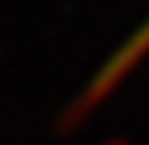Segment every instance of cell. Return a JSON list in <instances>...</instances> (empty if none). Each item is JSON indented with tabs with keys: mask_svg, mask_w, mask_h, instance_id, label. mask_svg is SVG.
Returning a JSON list of instances; mask_svg holds the SVG:
<instances>
[{
	"mask_svg": "<svg viewBox=\"0 0 149 145\" xmlns=\"http://www.w3.org/2000/svg\"><path fill=\"white\" fill-rule=\"evenodd\" d=\"M138 46H141V50H145V46H149V27H145V35H141V38H138V42H134V46H130V50H126V57H123V65H126V61H130V53H134V50H138ZM123 65H118V69H123ZM118 69H115V73H118Z\"/></svg>",
	"mask_w": 149,
	"mask_h": 145,
	"instance_id": "obj_1",
	"label": "cell"
}]
</instances>
